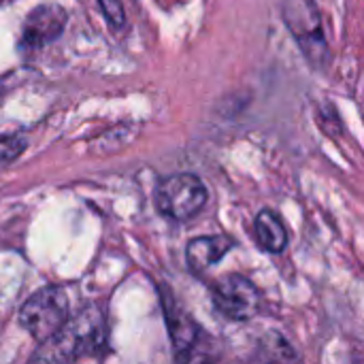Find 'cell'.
Returning a JSON list of instances; mask_svg holds the SVG:
<instances>
[{
  "mask_svg": "<svg viewBox=\"0 0 364 364\" xmlns=\"http://www.w3.org/2000/svg\"><path fill=\"white\" fill-rule=\"evenodd\" d=\"M105 320L96 307H87L68 318L64 326L41 343L32 360L36 363H70L100 352L105 346Z\"/></svg>",
  "mask_w": 364,
  "mask_h": 364,
  "instance_id": "6da1fadb",
  "label": "cell"
},
{
  "mask_svg": "<svg viewBox=\"0 0 364 364\" xmlns=\"http://www.w3.org/2000/svg\"><path fill=\"white\" fill-rule=\"evenodd\" d=\"M282 17L303 55L314 68H324L328 62V43L320 11L314 0H282Z\"/></svg>",
  "mask_w": 364,
  "mask_h": 364,
  "instance_id": "7a4b0ae2",
  "label": "cell"
},
{
  "mask_svg": "<svg viewBox=\"0 0 364 364\" xmlns=\"http://www.w3.org/2000/svg\"><path fill=\"white\" fill-rule=\"evenodd\" d=\"M207 186L200 177L192 173L171 175L162 179L160 186L156 188V207L164 218L173 222L192 220L207 205Z\"/></svg>",
  "mask_w": 364,
  "mask_h": 364,
  "instance_id": "3957f363",
  "label": "cell"
},
{
  "mask_svg": "<svg viewBox=\"0 0 364 364\" xmlns=\"http://www.w3.org/2000/svg\"><path fill=\"white\" fill-rule=\"evenodd\" d=\"M68 320V296L62 288H43L19 309V326L38 343L55 335Z\"/></svg>",
  "mask_w": 364,
  "mask_h": 364,
  "instance_id": "277c9868",
  "label": "cell"
},
{
  "mask_svg": "<svg viewBox=\"0 0 364 364\" xmlns=\"http://www.w3.org/2000/svg\"><path fill=\"white\" fill-rule=\"evenodd\" d=\"M213 307L220 316L232 322L252 320L260 307V292L258 288L243 275H226L215 282L213 292Z\"/></svg>",
  "mask_w": 364,
  "mask_h": 364,
  "instance_id": "5b68a950",
  "label": "cell"
},
{
  "mask_svg": "<svg viewBox=\"0 0 364 364\" xmlns=\"http://www.w3.org/2000/svg\"><path fill=\"white\" fill-rule=\"evenodd\" d=\"M66 26V11L60 4H41L34 9L21 32V47L23 49H41L49 43H53Z\"/></svg>",
  "mask_w": 364,
  "mask_h": 364,
  "instance_id": "8992f818",
  "label": "cell"
},
{
  "mask_svg": "<svg viewBox=\"0 0 364 364\" xmlns=\"http://www.w3.org/2000/svg\"><path fill=\"white\" fill-rule=\"evenodd\" d=\"M162 309H164V320L166 328L175 348V354L179 358H186L188 352L194 350L196 339H198V324L183 311V307L173 299L171 290L162 288Z\"/></svg>",
  "mask_w": 364,
  "mask_h": 364,
  "instance_id": "52a82bcc",
  "label": "cell"
},
{
  "mask_svg": "<svg viewBox=\"0 0 364 364\" xmlns=\"http://www.w3.org/2000/svg\"><path fill=\"white\" fill-rule=\"evenodd\" d=\"M235 247V241L228 235H207L196 237L186 247V262L188 269L196 275L209 271L213 264H218L230 250Z\"/></svg>",
  "mask_w": 364,
  "mask_h": 364,
  "instance_id": "ba28073f",
  "label": "cell"
},
{
  "mask_svg": "<svg viewBox=\"0 0 364 364\" xmlns=\"http://www.w3.org/2000/svg\"><path fill=\"white\" fill-rule=\"evenodd\" d=\"M256 241L260 245V250L269 252V254H279L286 250L288 245V232L284 228V222L279 220V215L271 209H262L256 215Z\"/></svg>",
  "mask_w": 364,
  "mask_h": 364,
  "instance_id": "9c48e42d",
  "label": "cell"
},
{
  "mask_svg": "<svg viewBox=\"0 0 364 364\" xmlns=\"http://www.w3.org/2000/svg\"><path fill=\"white\" fill-rule=\"evenodd\" d=\"M26 139L21 136H2L0 139V166H6L11 162H15L23 149H26Z\"/></svg>",
  "mask_w": 364,
  "mask_h": 364,
  "instance_id": "30bf717a",
  "label": "cell"
},
{
  "mask_svg": "<svg viewBox=\"0 0 364 364\" xmlns=\"http://www.w3.org/2000/svg\"><path fill=\"white\" fill-rule=\"evenodd\" d=\"M107 21L113 26V28H124L126 23V13H124V6L119 0H98Z\"/></svg>",
  "mask_w": 364,
  "mask_h": 364,
  "instance_id": "8fae6325",
  "label": "cell"
},
{
  "mask_svg": "<svg viewBox=\"0 0 364 364\" xmlns=\"http://www.w3.org/2000/svg\"><path fill=\"white\" fill-rule=\"evenodd\" d=\"M0 100H2V90H0Z\"/></svg>",
  "mask_w": 364,
  "mask_h": 364,
  "instance_id": "7c38bea8",
  "label": "cell"
}]
</instances>
